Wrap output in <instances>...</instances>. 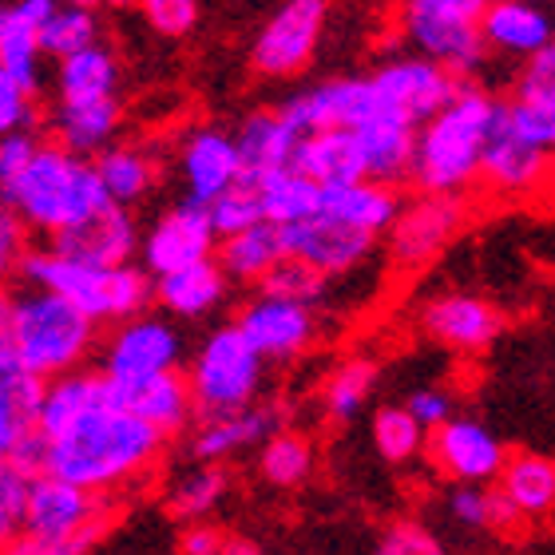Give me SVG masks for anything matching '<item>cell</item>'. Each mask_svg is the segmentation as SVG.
<instances>
[{
	"label": "cell",
	"instance_id": "1",
	"mask_svg": "<svg viewBox=\"0 0 555 555\" xmlns=\"http://www.w3.org/2000/svg\"><path fill=\"white\" fill-rule=\"evenodd\" d=\"M95 325L100 322L52 289L16 282L0 298V346L12 349L24 370L44 382L83 370L88 353L100 341Z\"/></svg>",
	"mask_w": 555,
	"mask_h": 555
},
{
	"label": "cell",
	"instance_id": "2",
	"mask_svg": "<svg viewBox=\"0 0 555 555\" xmlns=\"http://www.w3.org/2000/svg\"><path fill=\"white\" fill-rule=\"evenodd\" d=\"M163 440L167 437L143 425L139 416L107 405L48 444V476L100 496L143 473L159 456Z\"/></svg>",
	"mask_w": 555,
	"mask_h": 555
},
{
	"label": "cell",
	"instance_id": "3",
	"mask_svg": "<svg viewBox=\"0 0 555 555\" xmlns=\"http://www.w3.org/2000/svg\"><path fill=\"white\" fill-rule=\"evenodd\" d=\"M112 198L104 191V179L95 171V159L72 155L60 143H44L28 163V171L16 175L4 186V207L36 234L60 238L88 215L104 210Z\"/></svg>",
	"mask_w": 555,
	"mask_h": 555
},
{
	"label": "cell",
	"instance_id": "4",
	"mask_svg": "<svg viewBox=\"0 0 555 555\" xmlns=\"http://www.w3.org/2000/svg\"><path fill=\"white\" fill-rule=\"evenodd\" d=\"M496 104V95L468 83L437 119H428L416 131V159L409 183L421 195H461L473 179H480Z\"/></svg>",
	"mask_w": 555,
	"mask_h": 555
},
{
	"label": "cell",
	"instance_id": "5",
	"mask_svg": "<svg viewBox=\"0 0 555 555\" xmlns=\"http://www.w3.org/2000/svg\"><path fill=\"white\" fill-rule=\"evenodd\" d=\"M12 278L24 286L52 289L72 306H80L92 322H131L139 313H147V301H155V278L143 267H119V270H95L83 262L56 255L52 246L28 250L12 267Z\"/></svg>",
	"mask_w": 555,
	"mask_h": 555
},
{
	"label": "cell",
	"instance_id": "6",
	"mask_svg": "<svg viewBox=\"0 0 555 555\" xmlns=\"http://www.w3.org/2000/svg\"><path fill=\"white\" fill-rule=\"evenodd\" d=\"M262 382V353L243 337L234 322L215 325L203 341H198L195 358H191V397H195V413L207 421L246 413Z\"/></svg>",
	"mask_w": 555,
	"mask_h": 555
},
{
	"label": "cell",
	"instance_id": "7",
	"mask_svg": "<svg viewBox=\"0 0 555 555\" xmlns=\"http://www.w3.org/2000/svg\"><path fill=\"white\" fill-rule=\"evenodd\" d=\"M485 0H409L401 9V33L416 48V56L449 68L456 80L485 68L488 44L480 33Z\"/></svg>",
	"mask_w": 555,
	"mask_h": 555
},
{
	"label": "cell",
	"instance_id": "8",
	"mask_svg": "<svg viewBox=\"0 0 555 555\" xmlns=\"http://www.w3.org/2000/svg\"><path fill=\"white\" fill-rule=\"evenodd\" d=\"M183 361V334L171 318L139 313L116 325L100 346V373L107 382H143L159 373H179Z\"/></svg>",
	"mask_w": 555,
	"mask_h": 555
},
{
	"label": "cell",
	"instance_id": "9",
	"mask_svg": "<svg viewBox=\"0 0 555 555\" xmlns=\"http://www.w3.org/2000/svg\"><path fill=\"white\" fill-rule=\"evenodd\" d=\"M377 88V100L389 116L405 119L416 131L425 128L428 119H437L456 95L468 88L464 80H456L449 68H440L425 56H393L385 60L382 68L370 76Z\"/></svg>",
	"mask_w": 555,
	"mask_h": 555
},
{
	"label": "cell",
	"instance_id": "10",
	"mask_svg": "<svg viewBox=\"0 0 555 555\" xmlns=\"http://www.w3.org/2000/svg\"><path fill=\"white\" fill-rule=\"evenodd\" d=\"M215 255H219V234L210 227V210L195 198H179L143 231L139 267L159 282V278L179 274L186 267L210 262Z\"/></svg>",
	"mask_w": 555,
	"mask_h": 555
},
{
	"label": "cell",
	"instance_id": "11",
	"mask_svg": "<svg viewBox=\"0 0 555 555\" xmlns=\"http://www.w3.org/2000/svg\"><path fill=\"white\" fill-rule=\"evenodd\" d=\"M325 28V4L322 0H289L258 28L250 44V64L270 80H286L294 72L310 64L318 36Z\"/></svg>",
	"mask_w": 555,
	"mask_h": 555
},
{
	"label": "cell",
	"instance_id": "12",
	"mask_svg": "<svg viewBox=\"0 0 555 555\" xmlns=\"http://www.w3.org/2000/svg\"><path fill=\"white\" fill-rule=\"evenodd\" d=\"M428 456H433V464L449 476L452 485L473 488L496 480L508 468L500 437L485 421H476V416H452L449 425L428 433Z\"/></svg>",
	"mask_w": 555,
	"mask_h": 555
},
{
	"label": "cell",
	"instance_id": "13",
	"mask_svg": "<svg viewBox=\"0 0 555 555\" xmlns=\"http://www.w3.org/2000/svg\"><path fill=\"white\" fill-rule=\"evenodd\" d=\"M464 198L461 195H416L405 203L397 227L389 231V262L397 270H421L449 246L461 231Z\"/></svg>",
	"mask_w": 555,
	"mask_h": 555
},
{
	"label": "cell",
	"instance_id": "14",
	"mask_svg": "<svg viewBox=\"0 0 555 555\" xmlns=\"http://www.w3.org/2000/svg\"><path fill=\"white\" fill-rule=\"evenodd\" d=\"M48 246H52L56 255L72 258V262H83V267L119 270V267H131V258L143 250V234H139L128 207L107 203L104 210L88 215V219L76 222L72 231H64Z\"/></svg>",
	"mask_w": 555,
	"mask_h": 555
},
{
	"label": "cell",
	"instance_id": "15",
	"mask_svg": "<svg viewBox=\"0 0 555 555\" xmlns=\"http://www.w3.org/2000/svg\"><path fill=\"white\" fill-rule=\"evenodd\" d=\"M179 175L186 183V198H195L203 207L231 195L234 186H243V159L234 131L222 128H195L186 131L179 143Z\"/></svg>",
	"mask_w": 555,
	"mask_h": 555
},
{
	"label": "cell",
	"instance_id": "16",
	"mask_svg": "<svg viewBox=\"0 0 555 555\" xmlns=\"http://www.w3.org/2000/svg\"><path fill=\"white\" fill-rule=\"evenodd\" d=\"M278 231H282L286 258L310 262V267L322 270L325 278L358 270L361 262L373 255V243H377L373 234L353 231V227L330 219V215H318V219L298 222V227H278Z\"/></svg>",
	"mask_w": 555,
	"mask_h": 555
},
{
	"label": "cell",
	"instance_id": "17",
	"mask_svg": "<svg viewBox=\"0 0 555 555\" xmlns=\"http://www.w3.org/2000/svg\"><path fill=\"white\" fill-rule=\"evenodd\" d=\"M234 325H238L246 341L262 353V361L298 358L301 349L313 341L310 306H298V301H286V298H270V294H255L250 301H243Z\"/></svg>",
	"mask_w": 555,
	"mask_h": 555
},
{
	"label": "cell",
	"instance_id": "18",
	"mask_svg": "<svg viewBox=\"0 0 555 555\" xmlns=\"http://www.w3.org/2000/svg\"><path fill=\"white\" fill-rule=\"evenodd\" d=\"M100 524V500L76 485H64L56 476H36L33 496H28V516H24V535L64 544L76 535L92 532Z\"/></svg>",
	"mask_w": 555,
	"mask_h": 555
},
{
	"label": "cell",
	"instance_id": "19",
	"mask_svg": "<svg viewBox=\"0 0 555 555\" xmlns=\"http://www.w3.org/2000/svg\"><path fill=\"white\" fill-rule=\"evenodd\" d=\"M547 163H552V155L535 151L532 143H524V139L516 135L512 116H508V100H500L492 131H488L480 179H485L488 186H496L500 195H532L535 186L547 183Z\"/></svg>",
	"mask_w": 555,
	"mask_h": 555
},
{
	"label": "cell",
	"instance_id": "20",
	"mask_svg": "<svg viewBox=\"0 0 555 555\" xmlns=\"http://www.w3.org/2000/svg\"><path fill=\"white\" fill-rule=\"evenodd\" d=\"M56 12V0H16L0 9V76L36 100L40 80V28Z\"/></svg>",
	"mask_w": 555,
	"mask_h": 555
},
{
	"label": "cell",
	"instance_id": "21",
	"mask_svg": "<svg viewBox=\"0 0 555 555\" xmlns=\"http://www.w3.org/2000/svg\"><path fill=\"white\" fill-rule=\"evenodd\" d=\"M421 325L428 337H437L440 346L449 349H488L504 334V318L492 301L473 298V294H440V298L425 301L421 310Z\"/></svg>",
	"mask_w": 555,
	"mask_h": 555
},
{
	"label": "cell",
	"instance_id": "22",
	"mask_svg": "<svg viewBox=\"0 0 555 555\" xmlns=\"http://www.w3.org/2000/svg\"><path fill=\"white\" fill-rule=\"evenodd\" d=\"M112 405L124 413L139 416L163 437L183 433L186 421L195 416V397L183 373H159V377H143V382H112Z\"/></svg>",
	"mask_w": 555,
	"mask_h": 555
},
{
	"label": "cell",
	"instance_id": "23",
	"mask_svg": "<svg viewBox=\"0 0 555 555\" xmlns=\"http://www.w3.org/2000/svg\"><path fill=\"white\" fill-rule=\"evenodd\" d=\"M480 33H485L488 52L516 56L524 64L535 52H544L547 44H555V16L528 0H496L485 9Z\"/></svg>",
	"mask_w": 555,
	"mask_h": 555
},
{
	"label": "cell",
	"instance_id": "24",
	"mask_svg": "<svg viewBox=\"0 0 555 555\" xmlns=\"http://www.w3.org/2000/svg\"><path fill=\"white\" fill-rule=\"evenodd\" d=\"M234 143H238V159H243V183L262 186L270 175L294 167L301 139L278 112H250L234 128Z\"/></svg>",
	"mask_w": 555,
	"mask_h": 555
},
{
	"label": "cell",
	"instance_id": "25",
	"mask_svg": "<svg viewBox=\"0 0 555 555\" xmlns=\"http://www.w3.org/2000/svg\"><path fill=\"white\" fill-rule=\"evenodd\" d=\"M112 405V382L100 370H76L64 373L56 382H48L44 405H40V433L48 437V444L56 437H64L72 425H80L83 416L100 413Z\"/></svg>",
	"mask_w": 555,
	"mask_h": 555
},
{
	"label": "cell",
	"instance_id": "26",
	"mask_svg": "<svg viewBox=\"0 0 555 555\" xmlns=\"http://www.w3.org/2000/svg\"><path fill=\"white\" fill-rule=\"evenodd\" d=\"M294 171L322 186V191H337V186L365 183V155H361L358 131H318L298 143L294 155Z\"/></svg>",
	"mask_w": 555,
	"mask_h": 555
},
{
	"label": "cell",
	"instance_id": "27",
	"mask_svg": "<svg viewBox=\"0 0 555 555\" xmlns=\"http://www.w3.org/2000/svg\"><path fill=\"white\" fill-rule=\"evenodd\" d=\"M44 389V377L28 373L12 349L0 346V452L16 449L24 437L40 433Z\"/></svg>",
	"mask_w": 555,
	"mask_h": 555
},
{
	"label": "cell",
	"instance_id": "28",
	"mask_svg": "<svg viewBox=\"0 0 555 555\" xmlns=\"http://www.w3.org/2000/svg\"><path fill=\"white\" fill-rule=\"evenodd\" d=\"M119 119H124L119 100H92V104H56L48 116V128L72 155L100 159L107 147H116L112 139L119 131Z\"/></svg>",
	"mask_w": 555,
	"mask_h": 555
},
{
	"label": "cell",
	"instance_id": "29",
	"mask_svg": "<svg viewBox=\"0 0 555 555\" xmlns=\"http://www.w3.org/2000/svg\"><path fill=\"white\" fill-rule=\"evenodd\" d=\"M361 155H365V175L373 183L397 186L401 179L413 175L416 159V128L405 119L382 112L377 119H370L365 128L358 131Z\"/></svg>",
	"mask_w": 555,
	"mask_h": 555
},
{
	"label": "cell",
	"instance_id": "30",
	"mask_svg": "<svg viewBox=\"0 0 555 555\" xmlns=\"http://www.w3.org/2000/svg\"><path fill=\"white\" fill-rule=\"evenodd\" d=\"M401 210H405V203L397 195V186L373 183V179L325 191V198H322V215L346 222L353 231L373 234V238L385 231H393L397 219H401Z\"/></svg>",
	"mask_w": 555,
	"mask_h": 555
},
{
	"label": "cell",
	"instance_id": "31",
	"mask_svg": "<svg viewBox=\"0 0 555 555\" xmlns=\"http://www.w3.org/2000/svg\"><path fill=\"white\" fill-rule=\"evenodd\" d=\"M278 409L274 405H250L246 413L222 416V421H207L191 440V452L198 456V464H219L222 456H231L238 449L250 444H267L270 437H278Z\"/></svg>",
	"mask_w": 555,
	"mask_h": 555
},
{
	"label": "cell",
	"instance_id": "32",
	"mask_svg": "<svg viewBox=\"0 0 555 555\" xmlns=\"http://www.w3.org/2000/svg\"><path fill=\"white\" fill-rule=\"evenodd\" d=\"M119 64L107 44L60 60L56 64V104H92V100H116Z\"/></svg>",
	"mask_w": 555,
	"mask_h": 555
},
{
	"label": "cell",
	"instance_id": "33",
	"mask_svg": "<svg viewBox=\"0 0 555 555\" xmlns=\"http://www.w3.org/2000/svg\"><path fill=\"white\" fill-rule=\"evenodd\" d=\"M227 282L231 278L222 274V267L210 258V262H198V267L159 278L155 282V301L175 318H203L227 298Z\"/></svg>",
	"mask_w": 555,
	"mask_h": 555
},
{
	"label": "cell",
	"instance_id": "34",
	"mask_svg": "<svg viewBox=\"0 0 555 555\" xmlns=\"http://www.w3.org/2000/svg\"><path fill=\"white\" fill-rule=\"evenodd\" d=\"M286 258V246H282V231L274 222H262L255 231L234 234V238H222L215 262L222 267V274L231 282H250V286H262V278Z\"/></svg>",
	"mask_w": 555,
	"mask_h": 555
},
{
	"label": "cell",
	"instance_id": "35",
	"mask_svg": "<svg viewBox=\"0 0 555 555\" xmlns=\"http://www.w3.org/2000/svg\"><path fill=\"white\" fill-rule=\"evenodd\" d=\"M262 195V207H267V222L274 227H298V222H310L322 215V198L325 191L313 179H306L301 171H278L270 175L267 183L258 186Z\"/></svg>",
	"mask_w": 555,
	"mask_h": 555
},
{
	"label": "cell",
	"instance_id": "36",
	"mask_svg": "<svg viewBox=\"0 0 555 555\" xmlns=\"http://www.w3.org/2000/svg\"><path fill=\"white\" fill-rule=\"evenodd\" d=\"M95 171L104 179V191L116 207H131L155 186V159L143 147L131 143H116L95 159Z\"/></svg>",
	"mask_w": 555,
	"mask_h": 555
},
{
	"label": "cell",
	"instance_id": "37",
	"mask_svg": "<svg viewBox=\"0 0 555 555\" xmlns=\"http://www.w3.org/2000/svg\"><path fill=\"white\" fill-rule=\"evenodd\" d=\"M500 492L520 516H547L555 508V464L547 456H512Z\"/></svg>",
	"mask_w": 555,
	"mask_h": 555
},
{
	"label": "cell",
	"instance_id": "38",
	"mask_svg": "<svg viewBox=\"0 0 555 555\" xmlns=\"http://www.w3.org/2000/svg\"><path fill=\"white\" fill-rule=\"evenodd\" d=\"M95 44H100V16L88 4H56V12L40 28V52L56 56V64Z\"/></svg>",
	"mask_w": 555,
	"mask_h": 555
},
{
	"label": "cell",
	"instance_id": "39",
	"mask_svg": "<svg viewBox=\"0 0 555 555\" xmlns=\"http://www.w3.org/2000/svg\"><path fill=\"white\" fill-rule=\"evenodd\" d=\"M373 385H377V361L370 358H349L341 361L334 373H330V382H325V413L334 416V421H349V416H358L361 405L370 401Z\"/></svg>",
	"mask_w": 555,
	"mask_h": 555
},
{
	"label": "cell",
	"instance_id": "40",
	"mask_svg": "<svg viewBox=\"0 0 555 555\" xmlns=\"http://www.w3.org/2000/svg\"><path fill=\"white\" fill-rule=\"evenodd\" d=\"M449 516L461 528H508L520 512L512 508V500L504 492H485L473 485H456L449 492Z\"/></svg>",
	"mask_w": 555,
	"mask_h": 555
},
{
	"label": "cell",
	"instance_id": "41",
	"mask_svg": "<svg viewBox=\"0 0 555 555\" xmlns=\"http://www.w3.org/2000/svg\"><path fill=\"white\" fill-rule=\"evenodd\" d=\"M227 492V473L219 464H195L186 476H179L171 485V496H167V508L183 520H195V516H207L215 504Z\"/></svg>",
	"mask_w": 555,
	"mask_h": 555
},
{
	"label": "cell",
	"instance_id": "42",
	"mask_svg": "<svg viewBox=\"0 0 555 555\" xmlns=\"http://www.w3.org/2000/svg\"><path fill=\"white\" fill-rule=\"evenodd\" d=\"M258 464H262V476H267L270 485L294 488V485H301V480L310 476L313 449H310V440L301 437V433H278V437H270L267 444H262V456H258Z\"/></svg>",
	"mask_w": 555,
	"mask_h": 555
},
{
	"label": "cell",
	"instance_id": "43",
	"mask_svg": "<svg viewBox=\"0 0 555 555\" xmlns=\"http://www.w3.org/2000/svg\"><path fill=\"white\" fill-rule=\"evenodd\" d=\"M373 444L389 464H405L425 444V428L416 425V416L405 405H385L373 416Z\"/></svg>",
	"mask_w": 555,
	"mask_h": 555
},
{
	"label": "cell",
	"instance_id": "44",
	"mask_svg": "<svg viewBox=\"0 0 555 555\" xmlns=\"http://www.w3.org/2000/svg\"><path fill=\"white\" fill-rule=\"evenodd\" d=\"M325 286H330V278H325L322 270H313L310 262H298V258H282V262L262 278L258 294L298 301V306H310L313 310V301H322Z\"/></svg>",
	"mask_w": 555,
	"mask_h": 555
},
{
	"label": "cell",
	"instance_id": "45",
	"mask_svg": "<svg viewBox=\"0 0 555 555\" xmlns=\"http://www.w3.org/2000/svg\"><path fill=\"white\" fill-rule=\"evenodd\" d=\"M210 227L222 238H234V234H246L267 222V207H262V195L258 186H234L231 195H222L219 203H210Z\"/></svg>",
	"mask_w": 555,
	"mask_h": 555
},
{
	"label": "cell",
	"instance_id": "46",
	"mask_svg": "<svg viewBox=\"0 0 555 555\" xmlns=\"http://www.w3.org/2000/svg\"><path fill=\"white\" fill-rule=\"evenodd\" d=\"M28 496H33V476L16 473L12 464H0V535H4V544L24 535Z\"/></svg>",
	"mask_w": 555,
	"mask_h": 555
},
{
	"label": "cell",
	"instance_id": "47",
	"mask_svg": "<svg viewBox=\"0 0 555 555\" xmlns=\"http://www.w3.org/2000/svg\"><path fill=\"white\" fill-rule=\"evenodd\" d=\"M512 100L520 104H555V44L544 52H535L532 60H524L512 83Z\"/></svg>",
	"mask_w": 555,
	"mask_h": 555
},
{
	"label": "cell",
	"instance_id": "48",
	"mask_svg": "<svg viewBox=\"0 0 555 555\" xmlns=\"http://www.w3.org/2000/svg\"><path fill=\"white\" fill-rule=\"evenodd\" d=\"M508 116L524 143H532L544 155H555V104H520V100H508Z\"/></svg>",
	"mask_w": 555,
	"mask_h": 555
},
{
	"label": "cell",
	"instance_id": "49",
	"mask_svg": "<svg viewBox=\"0 0 555 555\" xmlns=\"http://www.w3.org/2000/svg\"><path fill=\"white\" fill-rule=\"evenodd\" d=\"M373 555H449L437 535L428 532L425 524L401 520L393 528H385V535L377 540Z\"/></svg>",
	"mask_w": 555,
	"mask_h": 555
},
{
	"label": "cell",
	"instance_id": "50",
	"mask_svg": "<svg viewBox=\"0 0 555 555\" xmlns=\"http://www.w3.org/2000/svg\"><path fill=\"white\" fill-rule=\"evenodd\" d=\"M143 16L155 33L163 36H183L195 28L198 21V4L195 0H147L143 4Z\"/></svg>",
	"mask_w": 555,
	"mask_h": 555
},
{
	"label": "cell",
	"instance_id": "51",
	"mask_svg": "<svg viewBox=\"0 0 555 555\" xmlns=\"http://www.w3.org/2000/svg\"><path fill=\"white\" fill-rule=\"evenodd\" d=\"M33 124H36L33 95L21 92L16 83L0 76V131L16 135V131H33Z\"/></svg>",
	"mask_w": 555,
	"mask_h": 555
},
{
	"label": "cell",
	"instance_id": "52",
	"mask_svg": "<svg viewBox=\"0 0 555 555\" xmlns=\"http://www.w3.org/2000/svg\"><path fill=\"white\" fill-rule=\"evenodd\" d=\"M405 409L416 416V425L425 428V433H437L440 425H449V421H452V397L444 393V389H437V385L413 389Z\"/></svg>",
	"mask_w": 555,
	"mask_h": 555
},
{
	"label": "cell",
	"instance_id": "53",
	"mask_svg": "<svg viewBox=\"0 0 555 555\" xmlns=\"http://www.w3.org/2000/svg\"><path fill=\"white\" fill-rule=\"evenodd\" d=\"M44 147L36 131H16V135H4L0 139V183L9 186L16 175L28 171V163L36 159V151Z\"/></svg>",
	"mask_w": 555,
	"mask_h": 555
},
{
	"label": "cell",
	"instance_id": "54",
	"mask_svg": "<svg viewBox=\"0 0 555 555\" xmlns=\"http://www.w3.org/2000/svg\"><path fill=\"white\" fill-rule=\"evenodd\" d=\"M100 540V524H95L92 532L76 535V540H64V544H48V540H33V535H21V540H12L4 547V555H83L88 547Z\"/></svg>",
	"mask_w": 555,
	"mask_h": 555
},
{
	"label": "cell",
	"instance_id": "55",
	"mask_svg": "<svg viewBox=\"0 0 555 555\" xmlns=\"http://www.w3.org/2000/svg\"><path fill=\"white\" fill-rule=\"evenodd\" d=\"M24 231H28V227H24L9 207L0 210V262H4L9 270L28 255V246H24Z\"/></svg>",
	"mask_w": 555,
	"mask_h": 555
},
{
	"label": "cell",
	"instance_id": "56",
	"mask_svg": "<svg viewBox=\"0 0 555 555\" xmlns=\"http://www.w3.org/2000/svg\"><path fill=\"white\" fill-rule=\"evenodd\" d=\"M227 547V535L219 528H210V524H191L179 540V552L183 555H222Z\"/></svg>",
	"mask_w": 555,
	"mask_h": 555
},
{
	"label": "cell",
	"instance_id": "57",
	"mask_svg": "<svg viewBox=\"0 0 555 555\" xmlns=\"http://www.w3.org/2000/svg\"><path fill=\"white\" fill-rule=\"evenodd\" d=\"M222 555H267V552H262L255 540H243V535H227V547H222Z\"/></svg>",
	"mask_w": 555,
	"mask_h": 555
}]
</instances>
